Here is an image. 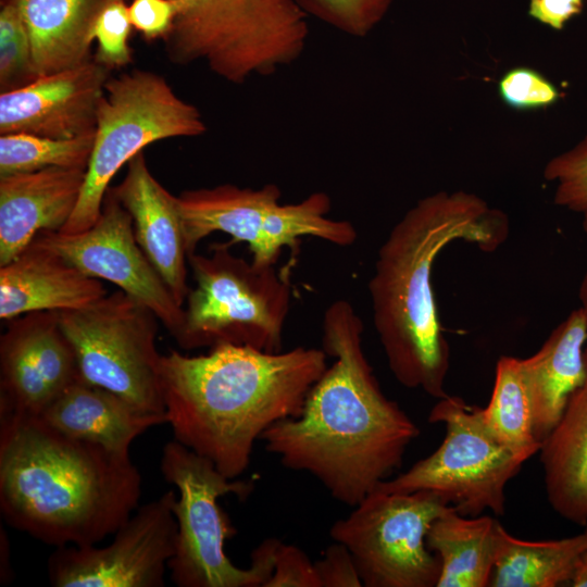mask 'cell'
<instances>
[{
    "label": "cell",
    "instance_id": "obj_1",
    "mask_svg": "<svg viewBox=\"0 0 587 587\" xmlns=\"http://www.w3.org/2000/svg\"><path fill=\"white\" fill-rule=\"evenodd\" d=\"M363 322L344 299L322 322V349L334 359L309 390L301 413L261 436L282 465L315 477L354 507L401 466L417 425L386 397L362 344Z\"/></svg>",
    "mask_w": 587,
    "mask_h": 587
},
{
    "label": "cell",
    "instance_id": "obj_2",
    "mask_svg": "<svg viewBox=\"0 0 587 587\" xmlns=\"http://www.w3.org/2000/svg\"><path fill=\"white\" fill-rule=\"evenodd\" d=\"M509 233L501 210L465 191L426 196L392 226L377 251L367 288L375 332L402 386L436 399L448 396L450 347L433 285L438 255L457 241L494 252Z\"/></svg>",
    "mask_w": 587,
    "mask_h": 587
},
{
    "label": "cell",
    "instance_id": "obj_3",
    "mask_svg": "<svg viewBox=\"0 0 587 587\" xmlns=\"http://www.w3.org/2000/svg\"><path fill=\"white\" fill-rule=\"evenodd\" d=\"M326 358L323 349L301 346L266 352L222 344L200 355L171 350L161 358L160 375L174 439L238 478L262 434L301 413Z\"/></svg>",
    "mask_w": 587,
    "mask_h": 587
},
{
    "label": "cell",
    "instance_id": "obj_4",
    "mask_svg": "<svg viewBox=\"0 0 587 587\" xmlns=\"http://www.w3.org/2000/svg\"><path fill=\"white\" fill-rule=\"evenodd\" d=\"M141 483L129 454L0 411V511L11 527L55 548L98 545L139 507Z\"/></svg>",
    "mask_w": 587,
    "mask_h": 587
},
{
    "label": "cell",
    "instance_id": "obj_5",
    "mask_svg": "<svg viewBox=\"0 0 587 587\" xmlns=\"http://www.w3.org/2000/svg\"><path fill=\"white\" fill-rule=\"evenodd\" d=\"M177 11L163 38L171 61L204 63L221 78L242 84L299 59L308 13L298 0H172Z\"/></svg>",
    "mask_w": 587,
    "mask_h": 587
},
{
    "label": "cell",
    "instance_id": "obj_6",
    "mask_svg": "<svg viewBox=\"0 0 587 587\" xmlns=\"http://www.w3.org/2000/svg\"><path fill=\"white\" fill-rule=\"evenodd\" d=\"M160 471L177 489L176 550L167 564L172 582L178 587H264L280 540L264 539L251 552L250 567L236 566L225 552V541L237 530L217 502L228 494L246 500L253 483L226 477L212 461L175 439L162 448Z\"/></svg>",
    "mask_w": 587,
    "mask_h": 587
},
{
    "label": "cell",
    "instance_id": "obj_7",
    "mask_svg": "<svg viewBox=\"0 0 587 587\" xmlns=\"http://www.w3.org/2000/svg\"><path fill=\"white\" fill-rule=\"evenodd\" d=\"M215 242L209 254L188 255L195 287L173 337L185 350L222 344L279 352L291 302L286 270L258 266Z\"/></svg>",
    "mask_w": 587,
    "mask_h": 587
},
{
    "label": "cell",
    "instance_id": "obj_8",
    "mask_svg": "<svg viewBox=\"0 0 587 587\" xmlns=\"http://www.w3.org/2000/svg\"><path fill=\"white\" fill-rule=\"evenodd\" d=\"M205 129L198 109L180 99L161 75L135 70L109 78L97 110L82 193L60 232L91 227L101 214L110 182L145 147L172 137L200 136Z\"/></svg>",
    "mask_w": 587,
    "mask_h": 587
},
{
    "label": "cell",
    "instance_id": "obj_9",
    "mask_svg": "<svg viewBox=\"0 0 587 587\" xmlns=\"http://www.w3.org/2000/svg\"><path fill=\"white\" fill-rule=\"evenodd\" d=\"M280 195L274 184L258 189L226 184L182 192L177 201L188 255L216 232L229 235L233 245L247 243L258 266L275 265L284 248L295 250L304 236L339 247L355 242L352 223L327 216L332 208L327 193L313 192L288 204L279 202Z\"/></svg>",
    "mask_w": 587,
    "mask_h": 587
},
{
    "label": "cell",
    "instance_id": "obj_10",
    "mask_svg": "<svg viewBox=\"0 0 587 587\" xmlns=\"http://www.w3.org/2000/svg\"><path fill=\"white\" fill-rule=\"evenodd\" d=\"M428 421L444 423L446 435L428 457L375 489L437 495L460 514L477 516L489 510L505 513V487L533 454L501 442L487 427L483 408L448 395L432 408Z\"/></svg>",
    "mask_w": 587,
    "mask_h": 587
},
{
    "label": "cell",
    "instance_id": "obj_11",
    "mask_svg": "<svg viewBox=\"0 0 587 587\" xmlns=\"http://www.w3.org/2000/svg\"><path fill=\"white\" fill-rule=\"evenodd\" d=\"M57 313L80 380L145 412L165 414L162 354L155 345L159 319L150 309L120 289L85 308Z\"/></svg>",
    "mask_w": 587,
    "mask_h": 587
},
{
    "label": "cell",
    "instance_id": "obj_12",
    "mask_svg": "<svg viewBox=\"0 0 587 587\" xmlns=\"http://www.w3.org/2000/svg\"><path fill=\"white\" fill-rule=\"evenodd\" d=\"M449 507L426 490L374 489L329 535L348 548L365 587H436L441 564L426 536Z\"/></svg>",
    "mask_w": 587,
    "mask_h": 587
},
{
    "label": "cell",
    "instance_id": "obj_13",
    "mask_svg": "<svg viewBox=\"0 0 587 587\" xmlns=\"http://www.w3.org/2000/svg\"><path fill=\"white\" fill-rule=\"evenodd\" d=\"M168 489L138 507L104 547H58L48 561L54 587H162L177 541Z\"/></svg>",
    "mask_w": 587,
    "mask_h": 587
},
{
    "label": "cell",
    "instance_id": "obj_14",
    "mask_svg": "<svg viewBox=\"0 0 587 587\" xmlns=\"http://www.w3.org/2000/svg\"><path fill=\"white\" fill-rule=\"evenodd\" d=\"M34 241L86 275L116 285L150 309L172 337L178 332L183 305L141 250L132 216L111 188L91 227L78 233L42 232Z\"/></svg>",
    "mask_w": 587,
    "mask_h": 587
},
{
    "label": "cell",
    "instance_id": "obj_15",
    "mask_svg": "<svg viewBox=\"0 0 587 587\" xmlns=\"http://www.w3.org/2000/svg\"><path fill=\"white\" fill-rule=\"evenodd\" d=\"M78 379L76 357L57 312L8 321L0 338V411L39 415Z\"/></svg>",
    "mask_w": 587,
    "mask_h": 587
},
{
    "label": "cell",
    "instance_id": "obj_16",
    "mask_svg": "<svg viewBox=\"0 0 587 587\" xmlns=\"http://www.w3.org/2000/svg\"><path fill=\"white\" fill-rule=\"evenodd\" d=\"M110 68L90 60L1 92L0 134L72 139L96 132Z\"/></svg>",
    "mask_w": 587,
    "mask_h": 587
},
{
    "label": "cell",
    "instance_id": "obj_17",
    "mask_svg": "<svg viewBox=\"0 0 587 587\" xmlns=\"http://www.w3.org/2000/svg\"><path fill=\"white\" fill-rule=\"evenodd\" d=\"M111 189L129 212L141 250L184 307L191 287L187 283L188 252L177 197L151 174L143 151L128 161L125 177Z\"/></svg>",
    "mask_w": 587,
    "mask_h": 587
},
{
    "label": "cell",
    "instance_id": "obj_18",
    "mask_svg": "<svg viewBox=\"0 0 587 587\" xmlns=\"http://www.w3.org/2000/svg\"><path fill=\"white\" fill-rule=\"evenodd\" d=\"M86 168L49 167L0 177V266L42 232H60L72 216Z\"/></svg>",
    "mask_w": 587,
    "mask_h": 587
},
{
    "label": "cell",
    "instance_id": "obj_19",
    "mask_svg": "<svg viewBox=\"0 0 587 587\" xmlns=\"http://www.w3.org/2000/svg\"><path fill=\"white\" fill-rule=\"evenodd\" d=\"M105 295L100 279L36 241L0 266V319L4 321L32 312L82 309Z\"/></svg>",
    "mask_w": 587,
    "mask_h": 587
},
{
    "label": "cell",
    "instance_id": "obj_20",
    "mask_svg": "<svg viewBox=\"0 0 587 587\" xmlns=\"http://www.w3.org/2000/svg\"><path fill=\"white\" fill-rule=\"evenodd\" d=\"M586 341L587 327L578 308L552 329L537 352L520 359L533 433L540 446L561 419L571 395L585 380Z\"/></svg>",
    "mask_w": 587,
    "mask_h": 587
},
{
    "label": "cell",
    "instance_id": "obj_21",
    "mask_svg": "<svg viewBox=\"0 0 587 587\" xmlns=\"http://www.w3.org/2000/svg\"><path fill=\"white\" fill-rule=\"evenodd\" d=\"M36 416L70 438L122 454H129L132 442L146 430L166 423L165 414L145 412L118 395L80 379Z\"/></svg>",
    "mask_w": 587,
    "mask_h": 587
},
{
    "label": "cell",
    "instance_id": "obj_22",
    "mask_svg": "<svg viewBox=\"0 0 587 587\" xmlns=\"http://www.w3.org/2000/svg\"><path fill=\"white\" fill-rule=\"evenodd\" d=\"M586 376L571 395L561 419L541 444L547 499L562 519L587 524V348Z\"/></svg>",
    "mask_w": 587,
    "mask_h": 587
},
{
    "label": "cell",
    "instance_id": "obj_23",
    "mask_svg": "<svg viewBox=\"0 0 587 587\" xmlns=\"http://www.w3.org/2000/svg\"><path fill=\"white\" fill-rule=\"evenodd\" d=\"M110 0H15L26 26L37 77L91 60L92 26Z\"/></svg>",
    "mask_w": 587,
    "mask_h": 587
},
{
    "label": "cell",
    "instance_id": "obj_24",
    "mask_svg": "<svg viewBox=\"0 0 587 587\" xmlns=\"http://www.w3.org/2000/svg\"><path fill=\"white\" fill-rule=\"evenodd\" d=\"M500 523L489 515L466 516L449 507L430 525L426 544L438 555L436 587L489 586Z\"/></svg>",
    "mask_w": 587,
    "mask_h": 587
},
{
    "label": "cell",
    "instance_id": "obj_25",
    "mask_svg": "<svg viewBox=\"0 0 587 587\" xmlns=\"http://www.w3.org/2000/svg\"><path fill=\"white\" fill-rule=\"evenodd\" d=\"M586 547L584 533L561 539L528 541L509 534L500 524L489 586L555 587L570 583L578 557Z\"/></svg>",
    "mask_w": 587,
    "mask_h": 587
},
{
    "label": "cell",
    "instance_id": "obj_26",
    "mask_svg": "<svg viewBox=\"0 0 587 587\" xmlns=\"http://www.w3.org/2000/svg\"><path fill=\"white\" fill-rule=\"evenodd\" d=\"M483 415L489 430L504 445L533 455L539 451L520 359L502 355L498 360L491 397Z\"/></svg>",
    "mask_w": 587,
    "mask_h": 587
},
{
    "label": "cell",
    "instance_id": "obj_27",
    "mask_svg": "<svg viewBox=\"0 0 587 587\" xmlns=\"http://www.w3.org/2000/svg\"><path fill=\"white\" fill-rule=\"evenodd\" d=\"M95 133L72 139H54L23 133L0 136V177L49 167L86 168Z\"/></svg>",
    "mask_w": 587,
    "mask_h": 587
},
{
    "label": "cell",
    "instance_id": "obj_28",
    "mask_svg": "<svg viewBox=\"0 0 587 587\" xmlns=\"http://www.w3.org/2000/svg\"><path fill=\"white\" fill-rule=\"evenodd\" d=\"M36 78L29 36L15 0L0 11V87L5 92Z\"/></svg>",
    "mask_w": 587,
    "mask_h": 587
},
{
    "label": "cell",
    "instance_id": "obj_29",
    "mask_svg": "<svg viewBox=\"0 0 587 587\" xmlns=\"http://www.w3.org/2000/svg\"><path fill=\"white\" fill-rule=\"evenodd\" d=\"M554 184V202L580 217L587 234V135L572 149L551 159L544 171Z\"/></svg>",
    "mask_w": 587,
    "mask_h": 587
},
{
    "label": "cell",
    "instance_id": "obj_30",
    "mask_svg": "<svg viewBox=\"0 0 587 587\" xmlns=\"http://www.w3.org/2000/svg\"><path fill=\"white\" fill-rule=\"evenodd\" d=\"M394 0H298L303 10L354 37L366 36L382 21Z\"/></svg>",
    "mask_w": 587,
    "mask_h": 587
},
{
    "label": "cell",
    "instance_id": "obj_31",
    "mask_svg": "<svg viewBox=\"0 0 587 587\" xmlns=\"http://www.w3.org/2000/svg\"><path fill=\"white\" fill-rule=\"evenodd\" d=\"M132 27L125 0H110L92 26V39L97 41L95 60L110 70L129 64L132 53L128 39Z\"/></svg>",
    "mask_w": 587,
    "mask_h": 587
},
{
    "label": "cell",
    "instance_id": "obj_32",
    "mask_svg": "<svg viewBox=\"0 0 587 587\" xmlns=\"http://www.w3.org/2000/svg\"><path fill=\"white\" fill-rule=\"evenodd\" d=\"M498 92L505 104L519 111L547 109L560 98L551 80L526 66L508 71L499 80Z\"/></svg>",
    "mask_w": 587,
    "mask_h": 587
},
{
    "label": "cell",
    "instance_id": "obj_33",
    "mask_svg": "<svg viewBox=\"0 0 587 587\" xmlns=\"http://www.w3.org/2000/svg\"><path fill=\"white\" fill-rule=\"evenodd\" d=\"M264 587H321L315 564L294 545L280 541L273 573Z\"/></svg>",
    "mask_w": 587,
    "mask_h": 587
},
{
    "label": "cell",
    "instance_id": "obj_34",
    "mask_svg": "<svg viewBox=\"0 0 587 587\" xmlns=\"http://www.w3.org/2000/svg\"><path fill=\"white\" fill-rule=\"evenodd\" d=\"M176 11L172 0H133L128 5L132 26L148 40L167 35Z\"/></svg>",
    "mask_w": 587,
    "mask_h": 587
},
{
    "label": "cell",
    "instance_id": "obj_35",
    "mask_svg": "<svg viewBox=\"0 0 587 587\" xmlns=\"http://www.w3.org/2000/svg\"><path fill=\"white\" fill-rule=\"evenodd\" d=\"M314 564L321 587L363 586L354 560L341 542L335 541L328 546L323 558Z\"/></svg>",
    "mask_w": 587,
    "mask_h": 587
},
{
    "label": "cell",
    "instance_id": "obj_36",
    "mask_svg": "<svg viewBox=\"0 0 587 587\" xmlns=\"http://www.w3.org/2000/svg\"><path fill=\"white\" fill-rule=\"evenodd\" d=\"M583 8L584 0H529L528 14L541 24L561 30Z\"/></svg>",
    "mask_w": 587,
    "mask_h": 587
},
{
    "label": "cell",
    "instance_id": "obj_37",
    "mask_svg": "<svg viewBox=\"0 0 587 587\" xmlns=\"http://www.w3.org/2000/svg\"><path fill=\"white\" fill-rule=\"evenodd\" d=\"M570 583L573 587H587V547L578 557Z\"/></svg>",
    "mask_w": 587,
    "mask_h": 587
},
{
    "label": "cell",
    "instance_id": "obj_38",
    "mask_svg": "<svg viewBox=\"0 0 587 587\" xmlns=\"http://www.w3.org/2000/svg\"><path fill=\"white\" fill-rule=\"evenodd\" d=\"M578 298L580 302V311L584 315L586 327H587V272L585 273L578 290Z\"/></svg>",
    "mask_w": 587,
    "mask_h": 587
},
{
    "label": "cell",
    "instance_id": "obj_39",
    "mask_svg": "<svg viewBox=\"0 0 587 587\" xmlns=\"http://www.w3.org/2000/svg\"><path fill=\"white\" fill-rule=\"evenodd\" d=\"M585 536L587 537V524L585 525V530L583 532Z\"/></svg>",
    "mask_w": 587,
    "mask_h": 587
}]
</instances>
